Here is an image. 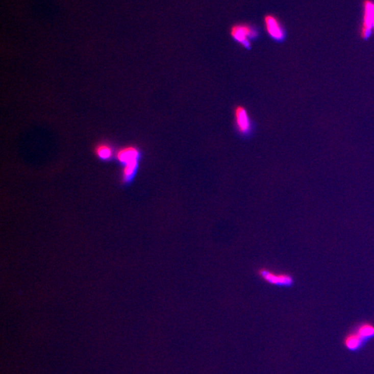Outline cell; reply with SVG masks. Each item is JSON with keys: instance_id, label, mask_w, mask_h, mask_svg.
I'll return each instance as SVG.
<instances>
[{"instance_id": "obj_9", "label": "cell", "mask_w": 374, "mask_h": 374, "mask_svg": "<svg viewBox=\"0 0 374 374\" xmlns=\"http://www.w3.org/2000/svg\"><path fill=\"white\" fill-rule=\"evenodd\" d=\"M139 161L129 163L123 166V171H122V178L124 182H129L133 180L134 176L136 174L138 169Z\"/></svg>"}, {"instance_id": "obj_2", "label": "cell", "mask_w": 374, "mask_h": 374, "mask_svg": "<svg viewBox=\"0 0 374 374\" xmlns=\"http://www.w3.org/2000/svg\"><path fill=\"white\" fill-rule=\"evenodd\" d=\"M141 152L136 146L121 147L116 151L115 158L122 166L140 160Z\"/></svg>"}, {"instance_id": "obj_8", "label": "cell", "mask_w": 374, "mask_h": 374, "mask_svg": "<svg viewBox=\"0 0 374 374\" xmlns=\"http://www.w3.org/2000/svg\"><path fill=\"white\" fill-rule=\"evenodd\" d=\"M364 340L357 332L351 333L346 337L344 344L348 350L354 351L358 350L362 345Z\"/></svg>"}, {"instance_id": "obj_1", "label": "cell", "mask_w": 374, "mask_h": 374, "mask_svg": "<svg viewBox=\"0 0 374 374\" xmlns=\"http://www.w3.org/2000/svg\"><path fill=\"white\" fill-rule=\"evenodd\" d=\"M231 36L236 42L247 47L252 39L257 36V31L253 27L245 24H236L232 27Z\"/></svg>"}, {"instance_id": "obj_6", "label": "cell", "mask_w": 374, "mask_h": 374, "mask_svg": "<svg viewBox=\"0 0 374 374\" xmlns=\"http://www.w3.org/2000/svg\"><path fill=\"white\" fill-rule=\"evenodd\" d=\"M235 120L236 127L241 133L245 134L251 130V123L249 115L245 108H236L235 110Z\"/></svg>"}, {"instance_id": "obj_3", "label": "cell", "mask_w": 374, "mask_h": 374, "mask_svg": "<svg viewBox=\"0 0 374 374\" xmlns=\"http://www.w3.org/2000/svg\"><path fill=\"white\" fill-rule=\"evenodd\" d=\"M364 18L361 29V36L367 38L371 34L374 23V3L366 0L364 3Z\"/></svg>"}, {"instance_id": "obj_10", "label": "cell", "mask_w": 374, "mask_h": 374, "mask_svg": "<svg viewBox=\"0 0 374 374\" xmlns=\"http://www.w3.org/2000/svg\"><path fill=\"white\" fill-rule=\"evenodd\" d=\"M357 333L364 340L374 336V327L370 323H364L360 326Z\"/></svg>"}, {"instance_id": "obj_5", "label": "cell", "mask_w": 374, "mask_h": 374, "mask_svg": "<svg viewBox=\"0 0 374 374\" xmlns=\"http://www.w3.org/2000/svg\"><path fill=\"white\" fill-rule=\"evenodd\" d=\"M260 275L265 282L276 286H290L292 284V279L290 275L277 274L266 270H261Z\"/></svg>"}, {"instance_id": "obj_4", "label": "cell", "mask_w": 374, "mask_h": 374, "mask_svg": "<svg viewBox=\"0 0 374 374\" xmlns=\"http://www.w3.org/2000/svg\"><path fill=\"white\" fill-rule=\"evenodd\" d=\"M264 24L265 30L269 36L273 39L282 40L284 37V29L280 21L272 15H267L265 17Z\"/></svg>"}, {"instance_id": "obj_7", "label": "cell", "mask_w": 374, "mask_h": 374, "mask_svg": "<svg viewBox=\"0 0 374 374\" xmlns=\"http://www.w3.org/2000/svg\"><path fill=\"white\" fill-rule=\"evenodd\" d=\"M115 153L113 146L108 142L99 143L94 148L95 156L99 160L106 162L111 160L115 156Z\"/></svg>"}]
</instances>
